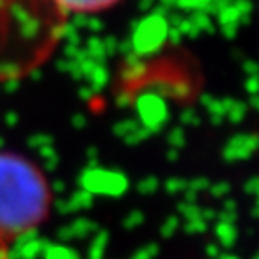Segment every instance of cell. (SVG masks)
Listing matches in <instances>:
<instances>
[{
    "instance_id": "6da1fadb",
    "label": "cell",
    "mask_w": 259,
    "mask_h": 259,
    "mask_svg": "<svg viewBox=\"0 0 259 259\" xmlns=\"http://www.w3.org/2000/svg\"><path fill=\"white\" fill-rule=\"evenodd\" d=\"M52 190L47 175L21 154L0 150V242H12L37 231L48 219Z\"/></svg>"
},
{
    "instance_id": "7a4b0ae2",
    "label": "cell",
    "mask_w": 259,
    "mask_h": 259,
    "mask_svg": "<svg viewBox=\"0 0 259 259\" xmlns=\"http://www.w3.org/2000/svg\"><path fill=\"white\" fill-rule=\"evenodd\" d=\"M50 8L54 10L58 16H69V14H77V16H84V14H98L104 10H110L121 0H45Z\"/></svg>"
},
{
    "instance_id": "3957f363",
    "label": "cell",
    "mask_w": 259,
    "mask_h": 259,
    "mask_svg": "<svg viewBox=\"0 0 259 259\" xmlns=\"http://www.w3.org/2000/svg\"><path fill=\"white\" fill-rule=\"evenodd\" d=\"M0 259H10V246L0 242Z\"/></svg>"
}]
</instances>
